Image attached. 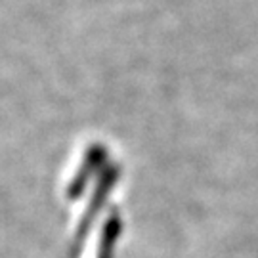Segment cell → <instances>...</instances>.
Wrapping results in <instances>:
<instances>
[]
</instances>
